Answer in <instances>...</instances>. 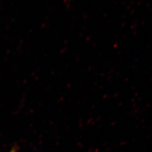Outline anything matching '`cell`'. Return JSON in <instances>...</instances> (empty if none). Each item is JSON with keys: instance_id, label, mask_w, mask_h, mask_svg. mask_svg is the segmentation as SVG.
<instances>
[{"instance_id": "6da1fadb", "label": "cell", "mask_w": 152, "mask_h": 152, "mask_svg": "<svg viewBox=\"0 0 152 152\" xmlns=\"http://www.w3.org/2000/svg\"><path fill=\"white\" fill-rule=\"evenodd\" d=\"M11 152H13V151H11Z\"/></svg>"}]
</instances>
